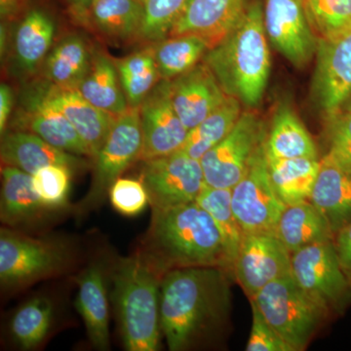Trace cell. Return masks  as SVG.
Masks as SVG:
<instances>
[{"mask_svg":"<svg viewBox=\"0 0 351 351\" xmlns=\"http://www.w3.org/2000/svg\"><path fill=\"white\" fill-rule=\"evenodd\" d=\"M228 270L189 267L164 274L160 324L171 351L188 350L225 319L232 295Z\"/></svg>","mask_w":351,"mask_h":351,"instance_id":"1","label":"cell"},{"mask_svg":"<svg viewBox=\"0 0 351 351\" xmlns=\"http://www.w3.org/2000/svg\"><path fill=\"white\" fill-rule=\"evenodd\" d=\"M144 253L163 274L189 267H219L232 270L218 226L196 201L165 209H152Z\"/></svg>","mask_w":351,"mask_h":351,"instance_id":"2","label":"cell"},{"mask_svg":"<svg viewBox=\"0 0 351 351\" xmlns=\"http://www.w3.org/2000/svg\"><path fill=\"white\" fill-rule=\"evenodd\" d=\"M202 61L228 96L249 108L261 105L271 71L263 0H253L237 27Z\"/></svg>","mask_w":351,"mask_h":351,"instance_id":"3","label":"cell"},{"mask_svg":"<svg viewBox=\"0 0 351 351\" xmlns=\"http://www.w3.org/2000/svg\"><path fill=\"white\" fill-rule=\"evenodd\" d=\"M164 274L144 252L121 258L112 272L120 335L129 351L160 348V289Z\"/></svg>","mask_w":351,"mask_h":351,"instance_id":"4","label":"cell"},{"mask_svg":"<svg viewBox=\"0 0 351 351\" xmlns=\"http://www.w3.org/2000/svg\"><path fill=\"white\" fill-rule=\"evenodd\" d=\"M250 301L255 302L270 326L294 351L306 348L328 315L292 274L267 284Z\"/></svg>","mask_w":351,"mask_h":351,"instance_id":"5","label":"cell"},{"mask_svg":"<svg viewBox=\"0 0 351 351\" xmlns=\"http://www.w3.org/2000/svg\"><path fill=\"white\" fill-rule=\"evenodd\" d=\"M71 261L68 245L55 239H32L8 228L0 232V283L4 288L23 286L57 276Z\"/></svg>","mask_w":351,"mask_h":351,"instance_id":"6","label":"cell"},{"mask_svg":"<svg viewBox=\"0 0 351 351\" xmlns=\"http://www.w3.org/2000/svg\"><path fill=\"white\" fill-rule=\"evenodd\" d=\"M142 147L140 108H129L115 117L105 144L93 159V181L89 193L78 205L80 213L103 204L113 182L140 160Z\"/></svg>","mask_w":351,"mask_h":351,"instance_id":"7","label":"cell"},{"mask_svg":"<svg viewBox=\"0 0 351 351\" xmlns=\"http://www.w3.org/2000/svg\"><path fill=\"white\" fill-rule=\"evenodd\" d=\"M291 274L328 314L341 313L351 301V282L341 267L332 240L291 254Z\"/></svg>","mask_w":351,"mask_h":351,"instance_id":"8","label":"cell"},{"mask_svg":"<svg viewBox=\"0 0 351 351\" xmlns=\"http://www.w3.org/2000/svg\"><path fill=\"white\" fill-rule=\"evenodd\" d=\"M265 136L260 117L253 112H242L230 133L200 159L205 184L219 189L234 186L263 145Z\"/></svg>","mask_w":351,"mask_h":351,"instance_id":"9","label":"cell"},{"mask_svg":"<svg viewBox=\"0 0 351 351\" xmlns=\"http://www.w3.org/2000/svg\"><path fill=\"white\" fill-rule=\"evenodd\" d=\"M232 204L243 233L274 232L287 205L270 181L263 145L240 181L232 188Z\"/></svg>","mask_w":351,"mask_h":351,"instance_id":"10","label":"cell"},{"mask_svg":"<svg viewBox=\"0 0 351 351\" xmlns=\"http://www.w3.org/2000/svg\"><path fill=\"white\" fill-rule=\"evenodd\" d=\"M141 181L152 209L195 202L206 184L200 160L181 152L144 161Z\"/></svg>","mask_w":351,"mask_h":351,"instance_id":"11","label":"cell"},{"mask_svg":"<svg viewBox=\"0 0 351 351\" xmlns=\"http://www.w3.org/2000/svg\"><path fill=\"white\" fill-rule=\"evenodd\" d=\"M315 57L311 97L328 119L341 112L351 97V27L318 39Z\"/></svg>","mask_w":351,"mask_h":351,"instance_id":"12","label":"cell"},{"mask_svg":"<svg viewBox=\"0 0 351 351\" xmlns=\"http://www.w3.org/2000/svg\"><path fill=\"white\" fill-rule=\"evenodd\" d=\"M263 25L269 44L295 68L315 57L317 36L309 23L304 0H263Z\"/></svg>","mask_w":351,"mask_h":351,"instance_id":"13","label":"cell"},{"mask_svg":"<svg viewBox=\"0 0 351 351\" xmlns=\"http://www.w3.org/2000/svg\"><path fill=\"white\" fill-rule=\"evenodd\" d=\"M232 272L249 299L291 274V253L274 232L244 233Z\"/></svg>","mask_w":351,"mask_h":351,"instance_id":"14","label":"cell"},{"mask_svg":"<svg viewBox=\"0 0 351 351\" xmlns=\"http://www.w3.org/2000/svg\"><path fill=\"white\" fill-rule=\"evenodd\" d=\"M138 108L143 134L140 160H151L180 151L189 130L173 107L169 82L157 83Z\"/></svg>","mask_w":351,"mask_h":351,"instance_id":"15","label":"cell"},{"mask_svg":"<svg viewBox=\"0 0 351 351\" xmlns=\"http://www.w3.org/2000/svg\"><path fill=\"white\" fill-rule=\"evenodd\" d=\"M32 90L48 105L63 113L86 143L93 160L105 144L117 115L95 107L75 88L58 86L44 80Z\"/></svg>","mask_w":351,"mask_h":351,"instance_id":"16","label":"cell"},{"mask_svg":"<svg viewBox=\"0 0 351 351\" xmlns=\"http://www.w3.org/2000/svg\"><path fill=\"white\" fill-rule=\"evenodd\" d=\"M253 0H189L168 36H197L218 45L241 21Z\"/></svg>","mask_w":351,"mask_h":351,"instance_id":"17","label":"cell"},{"mask_svg":"<svg viewBox=\"0 0 351 351\" xmlns=\"http://www.w3.org/2000/svg\"><path fill=\"white\" fill-rule=\"evenodd\" d=\"M169 89L173 107L189 130L198 125L228 98L213 71L203 61L171 80Z\"/></svg>","mask_w":351,"mask_h":351,"instance_id":"18","label":"cell"},{"mask_svg":"<svg viewBox=\"0 0 351 351\" xmlns=\"http://www.w3.org/2000/svg\"><path fill=\"white\" fill-rule=\"evenodd\" d=\"M12 130L31 132L58 149L92 159L86 143L63 113L38 96L34 90L25 97L24 106L13 120Z\"/></svg>","mask_w":351,"mask_h":351,"instance_id":"19","label":"cell"},{"mask_svg":"<svg viewBox=\"0 0 351 351\" xmlns=\"http://www.w3.org/2000/svg\"><path fill=\"white\" fill-rule=\"evenodd\" d=\"M1 137V165L18 168L29 175L55 164L68 166L73 171L85 166L80 156L58 149L31 132L11 130Z\"/></svg>","mask_w":351,"mask_h":351,"instance_id":"20","label":"cell"},{"mask_svg":"<svg viewBox=\"0 0 351 351\" xmlns=\"http://www.w3.org/2000/svg\"><path fill=\"white\" fill-rule=\"evenodd\" d=\"M309 201L326 218L334 234L351 219V173L328 152L320 159Z\"/></svg>","mask_w":351,"mask_h":351,"instance_id":"21","label":"cell"},{"mask_svg":"<svg viewBox=\"0 0 351 351\" xmlns=\"http://www.w3.org/2000/svg\"><path fill=\"white\" fill-rule=\"evenodd\" d=\"M75 307L86 327L88 338L96 350L110 348L108 301L106 271L95 263L77 277Z\"/></svg>","mask_w":351,"mask_h":351,"instance_id":"22","label":"cell"},{"mask_svg":"<svg viewBox=\"0 0 351 351\" xmlns=\"http://www.w3.org/2000/svg\"><path fill=\"white\" fill-rule=\"evenodd\" d=\"M32 186V176L11 166L1 165L0 219L10 228L36 223L46 212Z\"/></svg>","mask_w":351,"mask_h":351,"instance_id":"23","label":"cell"},{"mask_svg":"<svg viewBox=\"0 0 351 351\" xmlns=\"http://www.w3.org/2000/svg\"><path fill=\"white\" fill-rule=\"evenodd\" d=\"M267 160L318 158L317 147L309 132L288 104L277 108L269 133L263 142Z\"/></svg>","mask_w":351,"mask_h":351,"instance_id":"24","label":"cell"},{"mask_svg":"<svg viewBox=\"0 0 351 351\" xmlns=\"http://www.w3.org/2000/svg\"><path fill=\"white\" fill-rule=\"evenodd\" d=\"M87 21L112 43L141 39L144 7L142 0H94Z\"/></svg>","mask_w":351,"mask_h":351,"instance_id":"25","label":"cell"},{"mask_svg":"<svg viewBox=\"0 0 351 351\" xmlns=\"http://www.w3.org/2000/svg\"><path fill=\"white\" fill-rule=\"evenodd\" d=\"M76 89L90 104L110 114H122L130 108L115 62L97 48L92 49L91 66Z\"/></svg>","mask_w":351,"mask_h":351,"instance_id":"26","label":"cell"},{"mask_svg":"<svg viewBox=\"0 0 351 351\" xmlns=\"http://www.w3.org/2000/svg\"><path fill=\"white\" fill-rule=\"evenodd\" d=\"M274 234L291 254L311 244L332 240L335 237L326 218L309 200L287 205Z\"/></svg>","mask_w":351,"mask_h":351,"instance_id":"27","label":"cell"},{"mask_svg":"<svg viewBox=\"0 0 351 351\" xmlns=\"http://www.w3.org/2000/svg\"><path fill=\"white\" fill-rule=\"evenodd\" d=\"M55 36V23L43 9L25 14L15 34L16 62L27 75L36 73L50 53Z\"/></svg>","mask_w":351,"mask_h":351,"instance_id":"28","label":"cell"},{"mask_svg":"<svg viewBox=\"0 0 351 351\" xmlns=\"http://www.w3.org/2000/svg\"><path fill=\"white\" fill-rule=\"evenodd\" d=\"M92 49L80 36L62 39L44 61V80L61 87L77 88L91 66Z\"/></svg>","mask_w":351,"mask_h":351,"instance_id":"29","label":"cell"},{"mask_svg":"<svg viewBox=\"0 0 351 351\" xmlns=\"http://www.w3.org/2000/svg\"><path fill=\"white\" fill-rule=\"evenodd\" d=\"M270 181L286 205L309 200L320 168L319 158L267 160Z\"/></svg>","mask_w":351,"mask_h":351,"instance_id":"30","label":"cell"},{"mask_svg":"<svg viewBox=\"0 0 351 351\" xmlns=\"http://www.w3.org/2000/svg\"><path fill=\"white\" fill-rule=\"evenodd\" d=\"M241 108L242 104L237 99L228 96L223 105L189 131L188 137L178 152L200 160L234 128L241 117Z\"/></svg>","mask_w":351,"mask_h":351,"instance_id":"31","label":"cell"},{"mask_svg":"<svg viewBox=\"0 0 351 351\" xmlns=\"http://www.w3.org/2000/svg\"><path fill=\"white\" fill-rule=\"evenodd\" d=\"M154 54L161 80L171 82L188 73L203 60L209 44L197 36H168L156 43Z\"/></svg>","mask_w":351,"mask_h":351,"instance_id":"32","label":"cell"},{"mask_svg":"<svg viewBox=\"0 0 351 351\" xmlns=\"http://www.w3.org/2000/svg\"><path fill=\"white\" fill-rule=\"evenodd\" d=\"M114 62L129 107H140L161 80L154 46L144 48Z\"/></svg>","mask_w":351,"mask_h":351,"instance_id":"33","label":"cell"},{"mask_svg":"<svg viewBox=\"0 0 351 351\" xmlns=\"http://www.w3.org/2000/svg\"><path fill=\"white\" fill-rule=\"evenodd\" d=\"M195 201L211 215L218 226L233 265L244 233L233 213L232 189L213 188L205 184Z\"/></svg>","mask_w":351,"mask_h":351,"instance_id":"34","label":"cell"},{"mask_svg":"<svg viewBox=\"0 0 351 351\" xmlns=\"http://www.w3.org/2000/svg\"><path fill=\"white\" fill-rule=\"evenodd\" d=\"M53 318V306L44 297L34 298L14 314L10 332L23 350L36 348L47 336Z\"/></svg>","mask_w":351,"mask_h":351,"instance_id":"35","label":"cell"},{"mask_svg":"<svg viewBox=\"0 0 351 351\" xmlns=\"http://www.w3.org/2000/svg\"><path fill=\"white\" fill-rule=\"evenodd\" d=\"M307 18L317 39L351 27V0H304Z\"/></svg>","mask_w":351,"mask_h":351,"instance_id":"36","label":"cell"},{"mask_svg":"<svg viewBox=\"0 0 351 351\" xmlns=\"http://www.w3.org/2000/svg\"><path fill=\"white\" fill-rule=\"evenodd\" d=\"M144 7L141 39L158 43L168 38L189 0H142Z\"/></svg>","mask_w":351,"mask_h":351,"instance_id":"37","label":"cell"},{"mask_svg":"<svg viewBox=\"0 0 351 351\" xmlns=\"http://www.w3.org/2000/svg\"><path fill=\"white\" fill-rule=\"evenodd\" d=\"M73 170L64 165H49L32 176V186L44 206L50 210L66 205Z\"/></svg>","mask_w":351,"mask_h":351,"instance_id":"38","label":"cell"},{"mask_svg":"<svg viewBox=\"0 0 351 351\" xmlns=\"http://www.w3.org/2000/svg\"><path fill=\"white\" fill-rule=\"evenodd\" d=\"M113 208L124 216H137L149 203V193L142 181L119 178L108 193Z\"/></svg>","mask_w":351,"mask_h":351,"instance_id":"39","label":"cell"},{"mask_svg":"<svg viewBox=\"0 0 351 351\" xmlns=\"http://www.w3.org/2000/svg\"><path fill=\"white\" fill-rule=\"evenodd\" d=\"M327 121L330 145L328 154L351 173V112L343 110Z\"/></svg>","mask_w":351,"mask_h":351,"instance_id":"40","label":"cell"},{"mask_svg":"<svg viewBox=\"0 0 351 351\" xmlns=\"http://www.w3.org/2000/svg\"><path fill=\"white\" fill-rule=\"evenodd\" d=\"M251 302L253 322L247 351H294L270 326L255 302Z\"/></svg>","mask_w":351,"mask_h":351,"instance_id":"41","label":"cell"},{"mask_svg":"<svg viewBox=\"0 0 351 351\" xmlns=\"http://www.w3.org/2000/svg\"><path fill=\"white\" fill-rule=\"evenodd\" d=\"M332 242L341 267L351 282V219L335 233Z\"/></svg>","mask_w":351,"mask_h":351,"instance_id":"42","label":"cell"},{"mask_svg":"<svg viewBox=\"0 0 351 351\" xmlns=\"http://www.w3.org/2000/svg\"><path fill=\"white\" fill-rule=\"evenodd\" d=\"M14 105L13 91L6 83L0 85V133L6 132Z\"/></svg>","mask_w":351,"mask_h":351,"instance_id":"43","label":"cell"},{"mask_svg":"<svg viewBox=\"0 0 351 351\" xmlns=\"http://www.w3.org/2000/svg\"><path fill=\"white\" fill-rule=\"evenodd\" d=\"M31 0H0V15L2 19H8Z\"/></svg>","mask_w":351,"mask_h":351,"instance_id":"44","label":"cell"},{"mask_svg":"<svg viewBox=\"0 0 351 351\" xmlns=\"http://www.w3.org/2000/svg\"><path fill=\"white\" fill-rule=\"evenodd\" d=\"M76 17L86 20L87 14L94 0H66Z\"/></svg>","mask_w":351,"mask_h":351,"instance_id":"45","label":"cell"},{"mask_svg":"<svg viewBox=\"0 0 351 351\" xmlns=\"http://www.w3.org/2000/svg\"><path fill=\"white\" fill-rule=\"evenodd\" d=\"M0 36H1V57H3L4 53H5L6 50V36H7V32H6V27L5 25L3 24L1 25V32H0Z\"/></svg>","mask_w":351,"mask_h":351,"instance_id":"46","label":"cell"},{"mask_svg":"<svg viewBox=\"0 0 351 351\" xmlns=\"http://www.w3.org/2000/svg\"><path fill=\"white\" fill-rule=\"evenodd\" d=\"M343 110H348V112H351V97L350 98V100L348 101V103H346V105L345 106V108H343Z\"/></svg>","mask_w":351,"mask_h":351,"instance_id":"47","label":"cell"}]
</instances>
